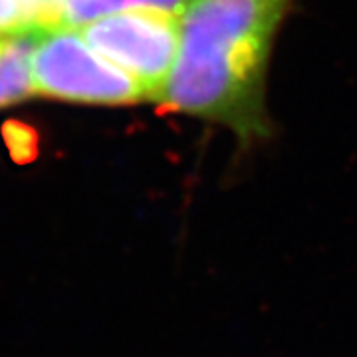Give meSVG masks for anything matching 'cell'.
Instances as JSON below:
<instances>
[{
  "mask_svg": "<svg viewBox=\"0 0 357 357\" xmlns=\"http://www.w3.org/2000/svg\"><path fill=\"white\" fill-rule=\"evenodd\" d=\"M36 34H4L0 42V109L24 102L34 93L32 52Z\"/></svg>",
  "mask_w": 357,
  "mask_h": 357,
  "instance_id": "cell-4",
  "label": "cell"
},
{
  "mask_svg": "<svg viewBox=\"0 0 357 357\" xmlns=\"http://www.w3.org/2000/svg\"><path fill=\"white\" fill-rule=\"evenodd\" d=\"M296 0H191L159 103L229 129L248 149L272 135L268 72L282 24Z\"/></svg>",
  "mask_w": 357,
  "mask_h": 357,
  "instance_id": "cell-1",
  "label": "cell"
},
{
  "mask_svg": "<svg viewBox=\"0 0 357 357\" xmlns=\"http://www.w3.org/2000/svg\"><path fill=\"white\" fill-rule=\"evenodd\" d=\"M0 34H18L16 0H0Z\"/></svg>",
  "mask_w": 357,
  "mask_h": 357,
  "instance_id": "cell-8",
  "label": "cell"
},
{
  "mask_svg": "<svg viewBox=\"0 0 357 357\" xmlns=\"http://www.w3.org/2000/svg\"><path fill=\"white\" fill-rule=\"evenodd\" d=\"M191 0H68L66 26H84L102 16L123 10L151 8L163 13L181 14Z\"/></svg>",
  "mask_w": 357,
  "mask_h": 357,
  "instance_id": "cell-5",
  "label": "cell"
},
{
  "mask_svg": "<svg viewBox=\"0 0 357 357\" xmlns=\"http://www.w3.org/2000/svg\"><path fill=\"white\" fill-rule=\"evenodd\" d=\"M34 93L88 105H133L149 96L139 84L68 28L42 34L32 52Z\"/></svg>",
  "mask_w": 357,
  "mask_h": 357,
  "instance_id": "cell-2",
  "label": "cell"
},
{
  "mask_svg": "<svg viewBox=\"0 0 357 357\" xmlns=\"http://www.w3.org/2000/svg\"><path fill=\"white\" fill-rule=\"evenodd\" d=\"M4 141L10 149L13 159L18 163L34 161V157L38 153L36 131L22 121H8L4 126Z\"/></svg>",
  "mask_w": 357,
  "mask_h": 357,
  "instance_id": "cell-7",
  "label": "cell"
},
{
  "mask_svg": "<svg viewBox=\"0 0 357 357\" xmlns=\"http://www.w3.org/2000/svg\"><path fill=\"white\" fill-rule=\"evenodd\" d=\"M79 34L103 58L128 72L149 100L159 102L177 60L181 14L123 10L79 26Z\"/></svg>",
  "mask_w": 357,
  "mask_h": 357,
  "instance_id": "cell-3",
  "label": "cell"
},
{
  "mask_svg": "<svg viewBox=\"0 0 357 357\" xmlns=\"http://www.w3.org/2000/svg\"><path fill=\"white\" fill-rule=\"evenodd\" d=\"M68 0H16L18 34H36L58 30L66 26Z\"/></svg>",
  "mask_w": 357,
  "mask_h": 357,
  "instance_id": "cell-6",
  "label": "cell"
},
{
  "mask_svg": "<svg viewBox=\"0 0 357 357\" xmlns=\"http://www.w3.org/2000/svg\"><path fill=\"white\" fill-rule=\"evenodd\" d=\"M2 38H4V34H0V42H2Z\"/></svg>",
  "mask_w": 357,
  "mask_h": 357,
  "instance_id": "cell-9",
  "label": "cell"
}]
</instances>
